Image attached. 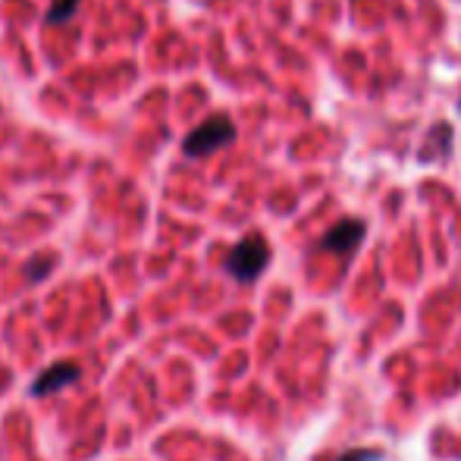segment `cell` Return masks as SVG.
Segmentation results:
<instances>
[{"label": "cell", "instance_id": "cell-2", "mask_svg": "<svg viewBox=\"0 0 461 461\" xmlns=\"http://www.w3.org/2000/svg\"><path fill=\"white\" fill-rule=\"evenodd\" d=\"M267 264H270V245L261 236H245L226 255V274L236 279V283L251 285L264 276Z\"/></svg>", "mask_w": 461, "mask_h": 461}, {"label": "cell", "instance_id": "cell-4", "mask_svg": "<svg viewBox=\"0 0 461 461\" xmlns=\"http://www.w3.org/2000/svg\"><path fill=\"white\" fill-rule=\"evenodd\" d=\"M79 380H82V370L76 361H57V365L44 367L41 374L35 376L32 395H35V399H48V395L63 393V389L73 386V383H79Z\"/></svg>", "mask_w": 461, "mask_h": 461}, {"label": "cell", "instance_id": "cell-5", "mask_svg": "<svg viewBox=\"0 0 461 461\" xmlns=\"http://www.w3.org/2000/svg\"><path fill=\"white\" fill-rule=\"evenodd\" d=\"M449 151H452V126L449 122H437V126H430V132H427L424 145L418 148V160L420 164H433V160L446 158Z\"/></svg>", "mask_w": 461, "mask_h": 461}, {"label": "cell", "instance_id": "cell-3", "mask_svg": "<svg viewBox=\"0 0 461 461\" xmlns=\"http://www.w3.org/2000/svg\"><path fill=\"white\" fill-rule=\"evenodd\" d=\"M365 236H367L365 220L346 217V220H339L333 230H327V236L317 242V249L330 251V255H352V251H358V245L365 242Z\"/></svg>", "mask_w": 461, "mask_h": 461}, {"label": "cell", "instance_id": "cell-6", "mask_svg": "<svg viewBox=\"0 0 461 461\" xmlns=\"http://www.w3.org/2000/svg\"><path fill=\"white\" fill-rule=\"evenodd\" d=\"M82 0H50L48 13H44V23L48 25H63L69 23V19L76 16V10H79Z\"/></svg>", "mask_w": 461, "mask_h": 461}, {"label": "cell", "instance_id": "cell-7", "mask_svg": "<svg viewBox=\"0 0 461 461\" xmlns=\"http://www.w3.org/2000/svg\"><path fill=\"white\" fill-rule=\"evenodd\" d=\"M57 258L54 255H38L32 258L29 264H25V276H29V283H41V279H48V274L54 270Z\"/></svg>", "mask_w": 461, "mask_h": 461}, {"label": "cell", "instance_id": "cell-9", "mask_svg": "<svg viewBox=\"0 0 461 461\" xmlns=\"http://www.w3.org/2000/svg\"><path fill=\"white\" fill-rule=\"evenodd\" d=\"M458 110H461V101H458Z\"/></svg>", "mask_w": 461, "mask_h": 461}, {"label": "cell", "instance_id": "cell-8", "mask_svg": "<svg viewBox=\"0 0 461 461\" xmlns=\"http://www.w3.org/2000/svg\"><path fill=\"white\" fill-rule=\"evenodd\" d=\"M380 458H383V452H376V449H348L339 461H380Z\"/></svg>", "mask_w": 461, "mask_h": 461}, {"label": "cell", "instance_id": "cell-1", "mask_svg": "<svg viewBox=\"0 0 461 461\" xmlns=\"http://www.w3.org/2000/svg\"><path fill=\"white\" fill-rule=\"evenodd\" d=\"M236 141V122L226 113H213L207 120H201L198 126L183 139V154L192 160L198 158H211V154L223 151Z\"/></svg>", "mask_w": 461, "mask_h": 461}]
</instances>
